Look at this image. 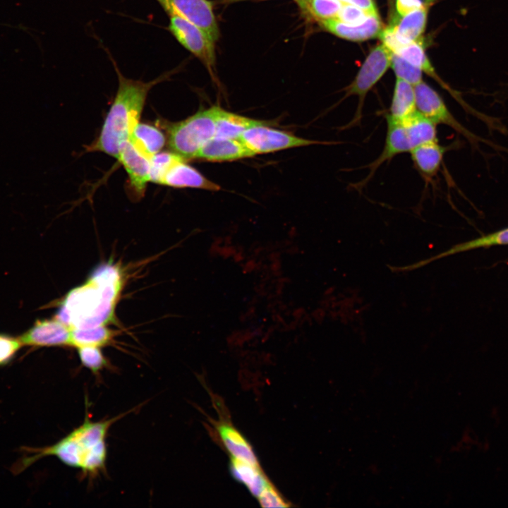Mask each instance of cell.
Listing matches in <instances>:
<instances>
[{"label": "cell", "mask_w": 508, "mask_h": 508, "mask_svg": "<svg viewBox=\"0 0 508 508\" xmlns=\"http://www.w3.org/2000/svg\"><path fill=\"white\" fill-rule=\"evenodd\" d=\"M121 284L116 266H100L85 283L66 296L56 318L71 329L105 325L112 319Z\"/></svg>", "instance_id": "6da1fadb"}, {"label": "cell", "mask_w": 508, "mask_h": 508, "mask_svg": "<svg viewBox=\"0 0 508 508\" xmlns=\"http://www.w3.org/2000/svg\"><path fill=\"white\" fill-rule=\"evenodd\" d=\"M118 76V88L113 102L103 122L97 138L87 146L88 152H99L117 158L123 145L130 140L132 133L140 122L150 90L169 78L164 73L148 82L126 78L111 59Z\"/></svg>", "instance_id": "7a4b0ae2"}, {"label": "cell", "mask_w": 508, "mask_h": 508, "mask_svg": "<svg viewBox=\"0 0 508 508\" xmlns=\"http://www.w3.org/2000/svg\"><path fill=\"white\" fill-rule=\"evenodd\" d=\"M119 418L97 422L87 418L81 425L56 444L30 451L35 454L23 460L20 468H25L41 457L55 456L64 464L80 469L85 474L98 473L104 468L107 460L109 430Z\"/></svg>", "instance_id": "3957f363"}, {"label": "cell", "mask_w": 508, "mask_h": 508, "mask_svg": "<svg viewBox=\"0 0 508 508\" xmlns=\"http://www.w3.org/2000/svg\"><path fill=\"white\" fill-rule=\"evenodd\" d=\"M387 131L384 147L380 155L365 167L369 171L356 187L363 188L377 169L394 157L410 152L423 143L436 141L437 125L418 111L399 121L387 120Z\"/></svg>", "instance_id": "277c9868"}, {"label": "cell", "mask_w": 508, "mask_h": 508, "mask_svg": "<svg viewBox=\"0 0 508 508\" xmlns=\"http://www.w3.org/2000/svg\"><path fill=\"white\" fill-rule=\"evenodd\" d=\"M217 107L200 110L178 122H163L170 151L186 160L196 159L203 145L215 135Z\"/></svg>", "instance_id": "5b68a950"}, {"label": "cell", "mask_w": 508, "mask_h": 508, "mask_svg": "<svg viewBox=\"0 0 508 508\" xmlns=\"http://www.w3.org/2000/svg\"><path fill=\"white\" fill-rule=\"evenodd\" d=\"M392 53L383 44L375 47L365 59L355 79L346 89L344 98L352 95L358 96V104L353 118L344 128L361 123L365 96L391 65Z\"/></svg>", "instance_id": "8992f818"}, {"label": "cell", "mask_w": 508, "mask_h": 508, "mask_svg": "<svg viewBox=\"0 0 508 508\" xmlns=\"http://www.w3.org/2000/svg\"><path fill=\"white\" fill-rule=\"evenodd\" d=\"M255 155L267 153L287 148L311 145H332L338 142H323L297 137L289 133L260 125L245 131L238 138Z\"/></svg>", "instance_id": "52a82bcc"}, {"label": "cell", "mask_w": 508, "mask_h": 508, "mask_svg": "<svg viewBox=\"0 0 508 508\" xmlns=\"http://www.w3.org/2000/svg\"><path fill=\"white\" fill-rule=\"evenodd\" d=\"M168 16L167 28L171 34L211 70L215 62L214 42L194 24L176 15Z\"/></svg>", "instance_id": "ba28073f"}, {"label": "cell", "mask_w": 508, "mask_h": 508, "mask_svg": "<svg viewBox=\"0 0 508 508\" xmlns=\"http://www.w3.org/2000/svg\"><path fill=\"white\" fill-rule=\"evenodd\" d=\"M414 90L418 113L435 124L447 126L468 140L475 142L476 137L457 121L434 89L422 81L414 85Z\"/></svg>", "instance_id": "9c48e42d"}, {"label": "cell", "mask_w": 508, "mask_h": 508, "mask_svg": "<svg viewBox=\"0 0 508 508\" xmlns=\"http://www.w3.org/2000/svg\"><path fill=\"white\" fill-rule=\"evenodd\" d=\"M167 15H176L204 31L214 42L219 36V28L208 0H156Z\"/></svg>", "instance_id": "30bf717a"}, {"label": "cell", "mask_w": 508, "mask_h": 508, "mask_svg": "<svg viewBox=\"0 0 508 508\" xmlns=\"http://www.w3.org/2000/svg\"><path fill=\"white\" fill-rule=\"evenodd\" d=\"M116 159L128 174L130 197L140 199L150 182V159L139 152L129 140L123 145Z\"/></svg>", "instance_id": "8fae6325"}, {"label": "cell", "mask_w": 508, "mask_h": 508, "mask_svg": "<svg viewBox=\"0 0 508 508\" xmlns=\"http://www.w3.org/2000/svg\"><path fill=\"white\" fill-rule=\"evenodd\" d=\"M72 329L54 319L37 320L19 337L22 344L35 346H71Z\"/></svg>", "instance_id": "7c38bea8"}, {"label": "cell", "mask_w": 508, "mask_h": 508, "mask_svg": "<svg viewBox=\"0 0 508 508\" xmlns=\"http://www.w3.org/2000/svg\"><path fill=\"white\" fill-rule=\"evenodd\" d=\"M508 245V227L485 234L478 238L454 245L448 250L437 255L422 260L414 264L401 267H393V270L406 272L425 266L432 261L447 257L456 253L469 251L478 248H487L492 246Z\"/></svg>", "instance_id": "4fadbf2b"}, {"label": "cell", "mask_w": 508, "mask_h": 508, "mask_svg": "<svg viewBox=\"0 0 508 508\" xmlns=\"http://www.w3.org/2000/svg\"><path fill=\"white\" fill-rule=\"evenodd\" d=\"M181 158L169 169L160 185L174 188H194L218 190L220 186L210 181Z\"/></svg>", "instance_id": "5bb4252c"}, {"label": "cell", "mask_w": 508, "mask_h": 508, "mask_svg": "<svg viewBox=\"0 0 508 508\" xmlns=\"http://www.w3.org/2000/svg\"><path fill=\"white\" fill-rule=\"evenodd\" d=\"M255 154L239 139L214 137L200 149L197 158L212 162L232 161Z\"/></svg>", "instance_id": "9a60e30c"}, {"label": "cell", "mask_w": 508, "mask_h": 508, "mask_svg": "<svg viewBox=\"0 0 508 508\" xmlns=\"http://www.w3.org/2000/svg\"><path fill=\"white\" fill-rule=\"evenodd\" d=\"M327 31L344 39L352 41H363L378 37L382 30L379 16H370L359 25H349L336 18L323 20L319 22Z\"/></svg>", "instance_id": "2e32d148"}, {"label": "cell", "mask_w": 508, "mask_h": 508, "mask_svg": "<svg viewBox=\"0 0 508 508\" xmlns=\"http://www.w3.org/2000/svg\"><path fill=\"white\" fill-rule=\"evenodd\" d=\"M449 149V147L441 145L436 140L419 145L409 153L418 172L426 181H430L437 174Z\"/></svg>", "instance_id": "e0dca14e"}, {"label": "cell", "mask_w": 508, "mask_h": 508, "mask_svg": "<svg viewBox=\"0 0 508 508\" xmlns=\"http://www.w3.org/2000/svg\"><path fill=\"white\" fill-rule=\"evenodd\" d=\"M417 111L414 86L397 78L386 120L399 121Z\"/></svg>", "instance_id": "ac0fdd59"}, {"label": "cell", "mask_w": 508, "mask_h": 508, "mask_svg": "<svg viewBox=\"0 0 508 508\" xmlns=\"http://www.w3.org/2000/svg\"><path fill=\"white\" fill-rule=\"evenodd\" d=\"M270 122L245 117L224 110L219 107L216 111L215 137L238 139L247 129L260 125H270Z\"/></svg>", "instance_id": "d6986e66"}, {"label": "cell", "mask_w": 508, "mask_h": 508, "mask_svg": "<svg viewBox=\"0 0 508 508\" xmlns=\"http://www.w3.org/2000/svg\"><path fill=\"white\" fill-rule=\"evenodd\" d=\"M130 141L139 152L150 159L162 151L167 143V137L157 127L139 122L132 133Z\"/></svg>", "instance_id": "ffe728a7"}, {"label": "cell", "mask_w": 508, "mask_h": 508, "mask_svg": "<svg viewBox=\"0 0 508 508\" xmlns=\"http://www.w3.org/2000/svg\"><path fill=\"white\" fill-rule=\"evenodd\" d=\"M230 469L233 477L246 485L256 497L270 483L262 472L260 465L231 457Z\"/></svg>", "instance_id": "44dd1931"}, {"label": "cell", "mask_w": 508, "mask_h": 508, "mask_svg": "<svg viewBox=\"0 0 508 508\" xmlns=\"http://www.w3.org/2000/svg\"><path fill=\"white\" fill-rule=\"evenodd\" d=\"M217 431L231 457L259 465L251 445L235 428L227 423H222L218 425Z\"/></svg>", "instance_id": "7402d4cb"}, {"label": "cell", "mask_w": 508, "mask_h": 508, "mask_svg": "<svg viewBox=\"0 0 508 508\" xmlns=\"http://www.w3.org/2000/svg\"><path fill=\"white\" fill-rule=\"evenodd\" d=\"M427 16L428 8L424 6L392 24L397 37L403 44L419 40L425 28Z\"/></svg>", "instance_id": "603a6c76"}, {"label": "cell", "mask_w": 508, "mask_h": 508, "mask_svg": "<svg viewBox=\"0 0 508 508\" xmlns=\"http://www.w3.org/2000/svg\"><path fill=\"white\" fill-rule=\"evenodd\" d=\"M407 61L419 68L425 73L436 80L443 87L449 92L452 96L456 98L459 102L463 105L465 104L462 102L460 96L452 90L446 83H445L440 77L435 73V69L428 60L422 44L418 41L410 42L403 47L397 53Z\"/></svg>", "instance_id": "cb8c5ba5"}, {"label": "cell", "mask_w": 508, "mask_h": 508, "mask_svg": "<svg viewBox=\"0 0 508 508\" xmlns=\"http://www.w3.org/2000/svg\"><path fill=\"white\" fill-rule=\"evenodd\" d=\"M112 336V332L105 325L75 328L71 332V346L76 348L86 346L101 347L108 344Z\"/></svg>", "instance_id": "d4e9b609"}, {"label": "cell", "mask_w": 508, "mask_h": 508, "mask_svg": "<svg viewBox=\"0 0 508 508\" xmlns=\"http://www.w3.org/2000/svg\"><path fill=\"white\" fill-rule=\"evenodd\" d=\"M308 17L318 20L336 18L342 1L339 0H294Z\"/></svg>", "instance_id": "484cf974"}, {"label": "cell", "mask_w": 508, "mask_h": 508, "mask_svg": "<svg viewBox=\"0 0 508 508\" xmlns=\"http://www.w3.org/2000/svg\"><path fill=\"white\" fill-rule=\"evenodd\" d=\"M181 157L171 151H160L153 155L150 161V182L161 184L169 169Z\"/></svg>", "instance_id": "4316f807"}, {"label": "cell", "mask_w": 508, "mask_h": 508, "mask_svg": "<svg viewBox=\"0 0 508 508\" xmlns=\"http://www.w3.org/2000/svg\"><path fill=\"white\" fill-rule=\"evenodd\" d=\"M390 66L397 78L402 79L413 86L423 81L422 70L397 54L392 53Z\"/></svg>", "instance_id": "83f0119b"}, {"label": "cell", "mask_w": 508, "mask_h": 508, "mask_svg": "<svg viewBox=\"0 0 508 508\" xmlns=\"http://www.w3.org/2000/svg\"><path fill=\"white\" fill-rule=\"evenodd\" d=\"M83 365L97 374L107 366V360L99 346H86L77 348Z\"/></svg>", "instance_id": "f1b7e54d"}, {"label": "cell", "mask_w": 508, "mask_h": 508, "mask_svg": "<svg viewBox=\"0 0 508 508\" xmlns=\"http://www.w3.org/2000/svg\"><path fill=\"white\" fill-rule=\"evenodd\" d=\"M370 16L362 9L352 4L342 2L336 19L349 25H359Z\"/></svg>", "instance_id": "f546056e"}, {"label": "cell", "mask_w": 508, "mask_h": 508, "mask_svg": "<svg viewBox=\"0 0 508 508\" xmlns=\"http://www.w3.org/2000/svg\"><path fill=\"white\" fill-rule=\"evenodd\" d=\"M260 505L263 507H287L289 504L270 483L257 497Z\"/></svg>", "instance_id": "4dcf8cb0"}, {"label": "cell", "mask_w": 508, "mask_h": 508, "mask_svg": "<svg viewBox=\"0 0 508 508\" xmlns=\"http://www.w3.org/2000/svg\"><path fill=\"white\" fill-rule=\"evenodd\" d=\"M22 343L19 339H14L0 334V365L8 362L20 348Z\"/></svg>", "instance_id": "1f68e13d"}, {"label": "cell", "mask_w": 508, "mask_h": 508, "mask_svg": "<svg viewBox=\"0 0 508 508\" xmlns=\"http://www.w3.org/2000/svg\"><path fill=\"white\" fill-rule=\"evenodd\" d=\"M424 6L422 0H397L396 8L401 16H405Z\"/></svg>", "instance_id": "d6a6232c"}, {"label": "cell", "mask_w": 508, "mask_h": 508, "mask_svg": "<svg viewBox=\"0 0 508 508\" xmlns=\"http://www.w3.org/2000/svg\"><path fill=\"white\" fill-rule=\"evenodd\" d=\"M358 7L370 16H379L377 7L372 0H339Z\"/></svg>", "instance_id": "836d02e7"}, {"label": "cell", "mask_w": 508, "mask_h": 508, "mask_svg": "<svg viewBox=\"0 0 508 508\" xmlns=\"http://www.w3.org/2000/svg\"><path fill=\"white\" fill-rule=\"evenodd\" d=\"M425 4H426L427 5H429V4H432V3H433L434 1H435L436 0H425Z\"/></svg>", "instance_id": "e575fe53"}, {"label": "cell", "mask_w": 508, "mask_h": 508, "mask_svg": "<svg viewBox=\"0 0 508 508\" xmlns=\"http://www.w3.org/2000/svg\"><path fill=\"white\" fill-rule=\"evenodd\" d=\"M243 1V0H224L225 2H234V1Z\"/></svg>", "instance_id": "d590c367"}]
</instances>
